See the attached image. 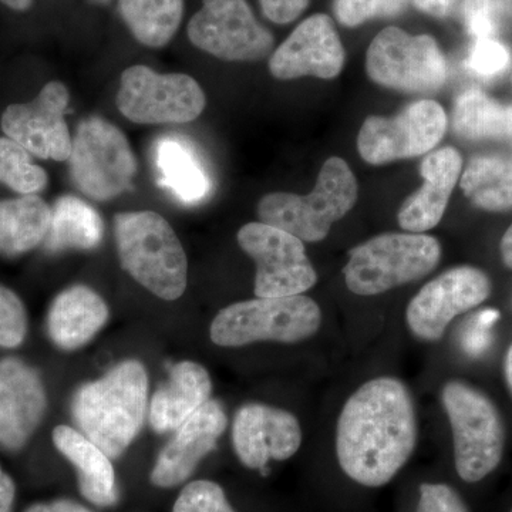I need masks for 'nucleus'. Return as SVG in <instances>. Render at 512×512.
<instances>
[{
    "mask_svg": "<svg viewBox=\"0 0 512 512\" xmlns=\"http://www.w3.org/2000/svg\"><path fill=\"white\" fill-rule=\"evenodd\" d=\"M416 443L412 394L394 377L363 384L340 413L336 454L346 476L357 484L375 488L392 481Z\"/></svg>",
    "mask_w": 512,
    "mask_h": 512,
    "instance_id": "1",
    "label": "nucleus"
},
{
    "mask_svg": "<svg viewBox=\"0 0 512 512\" xmlns=\"http://www.w3.org/2000/svg\"><path fill=\"white\" fill-rule=\"evenodd\" d=\"M148 377L136 360H127L103 379L74 394L72 412L80 431L110 458L136 439L147 410Z\"/></svg>",
    "mask_w": 512,
    "mask_h": 512,
    "instance_id": "2",
    "label": "nucleus"
},
{
    "mask_svg": "<svg viewBox=\"0 0 512 512\" xmlns=\"http://www.w3.org/2000/svg\"><path fill=\"white\" fill-rule=\"evenodd\" d=\"M121 266L138 284L165 301L187 288V255L173 227L153 211L123 212L114 221Z\"/></svg>",
    "mask_w": 512,
    "mask_h": 512,
    "instance_id": "3",
    "label": "nucleus"
},
{
    "mask_svg": "<svg viewBox=\"0 0 512 512\" xmlns=\"http://www.w3.org/2000/svg\"><path fill=\"white\" fill-rule=\"evenodd\" d=\"M357 200V181L348 163L330 157L323 164L311 194L274 192L258 205L259 220L289 232L305 242L323 241L336 221L342 220Z\"/></svg>",
    "mask_w": 512,
    "mask_h": 512,
    "instance_id": "4",
    "label": "nucleus"
},
{
    "mask_svg": "<svg viewBox=\"0 0 512 512\" xmlns=\"http://www.w3.org/2000/svg\"><path fill=\"white\" fill-rule=\"evenodd\" d=\"M441 258V245L430 235H377L350 249L343 269L349 291L360 296L380 295L429 275Z\"/></svg>",
    "mask_w": 512,
    "mask_h": 512,
    "instance_id": "5",
    "label": "nucleus"
},
{
    "mask_svg": "<svg viewBox=\"0 0 512 512\" xmlns=\"http://www.w3.org/2000/svg\"><path fill=\"white\" fill-rule=\"evenodd\" d=\"M454 440V463L461 480L477 483L503 460L505 429L490 397L470 384L448 382L441 392Z\"/></svg>",
    "mask_w": 512,
    "mask_h": 512,
    "instance_id": "6",
    "label": "nucleus"
},
{
    "mask_svg": "<svg viewBox=\"0 0 512 512\" xmlns=\"http://www.w3.org/2000/svg\"><path fill=\"white\" fill-rule=\"evenodd\" d=\"M322 323L318 303L305 295L256 298L222 309L211 325V339L224 348L261 340L295 343L311 338Z\"/></svg>",
    "mask_w": 512,
    "mask_h": 512,
    "instance_id": "7",
    "label": "nucleus"
},
{
    "mask_svg": "<svg viewBox=\"0 0 512 512\" xmlns=\"http://www.w3.org/2000/svg\"><path fill=\"white\" fill-rule=\"evenodd\" d=\"M69 161L74 185L96 201L124 194L137 174L127 137L103 117H87L77 126Z\"/></svg>",
    "mask_w": 512,
    "mask_h": 512,
    "instance_id": "8",
    "label": "nucleus"
},
{
    "mask_svg": "<svg viewBox=\"0 0 512 512\" xmlns=\"http://www.w3.org/2000/svg\"><path fill=\"white\" fill-rule=\"evenodd\" d=\"M370 79L403 93H431L447 79L446 57L429 35H409L399 28H386L370 43L366 55Z\"/></svg>",
    "mask_w": 512,
    "mask_h": 512,
    "instance_id": "9",
    "label": "nucleus"
},
{
    "mask_svg": "<svg viewBox=\"0 0 512 512\" xmlns=\"http://www.w3.org/2000/svg\"><path fill=\"white\" fill-rule=\"evenodd\" d=\"M116 103L133 123L185 124L201 116L207 97L187 74H161L147 66H131L121 74Z\"/></svg>",
    "mask_w": 512,
    "mask_h": 512,
    "instance_id": "10",
    "label": "nucleus"
},
{
    "mask_svg": "<svg viewBox=\"0 0 512 512\" xmlns=\"http://www.w3.org/2000/svg\"><path fill=\"white\" fill-rule=\"evenodd\" d=\"M238 244L255 261L258 298L303 295L318 281L303 242L289 232L251 222L239 229Z\"/></svg>",
    "mask_w": 512,
    "mask_h": 512,
    "instance_id": "11",
    "label": "nucleus"
},
{
    "mask_svg": "<svg viewBox=\"0 0 512 512\" xmlns=\"http://www.w3.org/2000/svg\"><path fill=\"white\" fill-rule=\"evenodd\" d=\"M447 114L437 101L410 104L392 119L370 116L359 131L357 150L366 163L382 165L424 156L443 140Z\"/></svg>",
    "mask_w": 512,
    "mask_h": 512,
    "instance_id": "12",
    "label": "nucleus"
},
{
    "mask_svg": "<svg viewBox=\"0 0 512 512\" xmlns=\"http://www.w3.org/2000/svg\"><path fill=\"white\" fill-rule=\"evenodd\" d=\"M192 45L227 62H256L274 47V36L259 25L247 0H204L188 23Z\"/></svg>",
    "mask_w": 512,
    "mask_h": 512,
    "instance_id": "13",
    "label": "nucleus"
},
{
    "mask_svg": "<svg viewBox=\"0 0 512 512\" xmlns=\"http://www.w3.org/2000/svg\"><path fill=\"white\" fill-rule=\"evenodd\" d=\"M491 295L487 274L474 266H457L420 289L407 306L406 320L414 336L427 342L443 338L451 320L477 308Z\"/></svg>",
    "mask_w": 512,
    "mask_h": 512,
    "instance_id": "14",
    "label": "nucleus"
},
{
    "mask_svg": "<svg viewBox=\"0 0 512 512\" xmlns=\"http://www.w3.org/2000/svg\"><path fill=\"white\" fill-rule=\"evenodd\" d=\"M70 94L60 82L43 87L35 100L10 104L2 116V130L40 160L67 161L73 137L67 127L66 110Z\"/></svg>",
    "mask_w": 512,
    "mask_h": 512,
    "instance_id": "15",
    "label": "nucleus"
},
{
    "mask_svg": "<svg viewBox=\"0 0 512 512\" xmlns=\"http://www.w3.org/2000/svg\"><path fill=\"white\" fill-rule=\"evenodd\" d=\"M345 66V49L328 15L303 20L269 59V72L279 80L303 76L335 79Z\"/></svg>",
    "mask_w": 512,
    "mask_h": 512,
    "instance_id": "16",
    "label": "nucleus"
},
{
    "mask_svg": "<svg viewBox=\"0 0 512 512\" xmlns=\"http://www.w3.org/2000/svg\"><path fill=\"white\" fill-rule=\"evenodd\" d=\"M232 441L244 466L262 470L269 460L295 456L302 443V430L293 414L265 404L251 403L238 410Z\"/></svg>",
    "mask_w": 512,
    "mask_h": 512,
    "instance_id": "17",
    "label": "nucleus"
},
{
    "mask_svg": "<svg viewBox=\"0 0 512 512\" xmlns=\"http://www.w3.org/2000/svg\"><path fill=\"white\" fill-rule=\"evenodd\" d=\"M227 424L221 404L208 400L178 427L173 440L161 451L151 473V483L161 488L184 483L202 458L217 446Z\"/></svg>",
    "mask_w": 512,
    "mask_h": 512,
    "instance_id": "18",
    "label": "nucleus"
},
{
    "mask_svg": "<svg viewBox=\"0 0 512 512\" xmlns=\"http://www.w3.org/2000/svg\"><path fill=\"white\" fill-rule=\"evenodd\" d=\"M46 393L35 370L15 357L0 362V444L22 447L39 426Z\"/></svg>",
    "mask_w": 512,
    "mask_h": 512,
    "instance_id": "19",
    "label": "nucleus"
},
{
    "mask_svg": "<svg viewBox=\"0 0 512 512\" xmlns=\"http://www.w3.org/2000/svg\"><path fill=\"white\" fill-rule=\"evenodd\" d=\"M463 158L456 148L444 147L430 153L420 165L424 184L400 207V227L414 234H423L437 227L448 201L461 177Z\"/></svg>",
    "mask_w": 512,
    "mask_h": 512,
    "instance_id": "20",
    "label": "nucleus"
},
{
    "mask_svg": "<svg viewBox=\"0 0 512 512\" xmlns=\"http://www.w3.org/2000/svg\"><path fill=\"white\" fill-rule=\"evenodd\" d=\"M211 377L194 362H181L171 369L170 380L151 400L150 423L158 433L177 430L188 417L210 400Z\"/></svg>",
    "mask_w": 512,
    "mask_h": 512,
    "instance_id": "21",
    "label": "nucleus"
},
{
    "mask_svg": "<svg viewBox=\"0 0 512 512\" xmlns=\"http://www.w3.org/2000/svg\"><path fill=\"white\" fill-rule=\"evenodd\" d=\"M109 319V308L89 286L74 285L53 302L47 328L53 342L64 350L86 345Z\"/></svg>",
    "mask_w": 512,
    "mask_h": 512,
    "instance_id": "22",
    "label": "nucleus"
},
{
    "mask_svg": "<svg viewBox=\"0 0 512 512\" xmlns=\"http://www.w3.org/2000/svg\"><path fill=\"white\" fill-rule=\"evenodd\" d=\"M53 441L60 453L76 467L83 497L99 507L117 503L116 474L110 457L83 433L69 426L53 431Z\"/></svg>",
    "mask_w": 512,
    "mask_h": 512,
    "instance_id": "23",
    "label": "nucleus"
},
{
    "mask_svg": "<svg viewBox=\"0 0 512 512\" xmlns=\"http://www.w3.org/2000/svg\"><path fill=\"white\" fill-rule=\"evenodd\" d=\"M158 183L178 201L197 204L207 198L212 188L210 173L197 150L185 138L165 136L154 147Z\"/></svg>",
    "mask_w": 512,
    "mask_h": 512,
    "instance_id": "24",
    "label": "nucleus"
},
{
    "mask_svg": "<svg viewBox=\"0 0 512 512\" xmlns=\"http://www.w3.org/2000/svg\"><path fill=\"white\" fill-rule=\"evenodd\" d=\"M52 208L39 195L0 201V254H25L45 241Z\"/></svg>",
    "mask_w": 512,
    "mask_h": 512,
    "instance_id": "25",
    "label": "nucleus"
},
{
    "mask_svg": "<svg viewBox=\"0 0 512 512\" xmlns=\"http://www.w3.org/2000/svg\"><path fill=\"white\" fill-rule=\"evenodd\" d=\"M103 232V220L92 205L74 195H63L53 205L45 247L50 252L90 251L99 247Z\"/></svg>",
    "mask_w": 512,
    "mask_h": 512,
    "instance_id": "26",
    "label": "nucleus"
},
{
    "mask_svg": "<svg viewBox=\"0 0 512 512\" xmlns=\"http://www.w3.org/2000/svg\"><path fill=\"white\" fill-rule=\"evenodd\" d=\"M461 190L476 207L485 211L512 208V157L483 154L468 163L460 178Z\"/></svg>",
    "mask_w": 512,
    "mask_h": 512,
    "instance_id": "27",
    "label": "nucleus"
},
{
    "mask_svg": "<svg viewBox=\"0 0 512 512\" xmlns=\"http://www.w3.org/2000/svg\"><path fill=\"white\" fill-rule=\"evenodd\" d=\"M453 128L467 140L512 138V106L498 103L481 90L468 89L454 103Z\"/></svg>",
    "mask_w": 512,
    "mask_h": 512,
    "instance_id": "28",
    "label": "nucleus"
},
{
    "mask_svg": "<svg viewBox=\"0 0 512 512\" xmlns=\"http://www.w3.org/2000/svg\"><path fill=\"white\" fill-rule=\"evenodd\" d=\"M121 18L141 45L164 47L173 40L184 15V0H119Z\"/></svg>",
    "mask_w": 512,
    "mask_h": 512,
    "instance_id": "29",
    "label": "nucleus"
},
{
    "mask_svg": "<svg viewBox=\"0 0 512 512\" xmlns=\"http://www.w3.org/2000/svg\"><path fill=\"white\" fill-rule=\"evenodd\" d=\"M47 174L32 163V156L9 137H0V183L20 195H37L45 190Z\"/></svg>",
    "mask_w": 512,
    "mask_h": 512,
    "instance_id": "30",
    "label": "nucleus"
},
{
    "mask_svg": "<svg viewBox=\"0 0 512 512\" xmlns=\"http://www.w3.org/2000/svg\"><path fill=\"white\" fill-rule=\"evenodd\" d=\"M463 18L474 39H497L512 23V0H464Z\"/></svg>",
    "mask_w": 512,
    "mask_h": 512,
    "instance_id": "31",
    "label": "nucleus"
},
{
    "mask_svg": "<svg viewBox=\"0 0 512 512\" xmlns=\"http://www.w3.org/2000/svg\"><path fill=\"white\" fill-rule=\"evenodd\" d=\"M410 0H335L336 18L346 28H356L367 20L396 16L406 10Z\"/></svg>",
    "mask_w": 512,
    "mask_h": 512,
    "instance_id": "32",
    "label": "nucleus"
},
{
    "mask_svg": "<svg viewBox=\"0 0 512 512\" xmlns=\"http://www.w3.org/2000/svg\"><path fill=\"white\" fill-rule=\"evenodd\" d=\"M173 512H235L224 490L212 481L190 483L178 495Z\"/></svg>",
    "mask_w": 512,
    "mask_h": 512,
    "instance_id": "33",
    "label": "nucleus"
},
{
    "mask_svg": "<svg viewBox=\"0 0 512 512\" xmlns=\"http://www.w3.org/2000/svg\"><path fill=\"white\" fill-rule=\"evenodd\" d=\"M28 330V316L19 296L0 285V346L18 348Z\"/></svg>",
    "mask_w": 512,
    "mask_h": 512,
    "instance_id": "34",
    "label": "nucleus"
},
{
    "mask_svg": "<svg viewBox=\"0 0 512 512\" xmlns=\"http://www.w3.org/2000/svg\"><path fill=\"white\" fill-rule=\"evenodd\" d=\"M511 63L508 47L494 37L477 39L468 53L466 66L480 77H495L505 72Z\"/></svg>",
    "mask_w": 512,
    "mask_h": 512,
    "instance_id": "35",
    "label": "nucleus"
},
{
    "mask_svg": "<svg viewBox=\"0 0 512 512\" xmlns=\"http://www.w3.org/2000/svg\"><path fill=\"white\" fill-rule=\"evenodd\" d=\"M417 512H468L457 491L446 484H423Z\"/></svg>",
    "mask_w": 512,
    "mask_h": 512,
    "instance_id": "36",
    "label": "nucleus"
},
{
    "mask_svg": "<svg viewBox=\"0 0 512 512\" xmlns=\"http://www.w3.org/2000/svg\"><path fill=\"white\" fill-rule=\"evenodd\" d=\"M477 318L478 320L467 329L463 342L467 352L474 356L480 355L487 348L490 343L488 342L490 340L488 330L491 329L495 320L500 318V313L494 309H488V311L478 313Z\"/></svg>",
    "mask_w": 512,
    "mask_h": 512,
    "instance_id": "37",
    "label": "nucleus"
},
{
    "mask_svg": "<svg viewBox=\"0 0 512 512\" xmlns=\"http://www.w3.org/2000/svg\"><path fill=\"white\" fill-rule=\"evenodd\" d=\"M259 3L266 18L278 25H286L302 15L309 0H259Z\"/></svg>",
    "mask_w": 512,
    "mask_h": 512,
    "instance_id": "38",
    "label": "nucleus"
},
{
    "mask_svg": "<svg viewBox=\"0 0 512 512\" xmlns=\"http://www.w3.org/2000/svg\"><path fill=\"white\" fill-rule=\"evenodd\" d=\"M457 0H413L414 6L420 10V12L427 13L430 16H436V18H444L453 9L454 3Z\"/></svg>",
    "mask_w": 512,
    "mask_h": 512,
    "instance_id": "39",
    "label": "nucleus"
},
{
    "mask_svg": "<svg viewBox=\"0 0 512 512\" xmlns=\"http://www.w3.org/2000/svg\"><path fill=\"white\" fill-rule=\"evenodd\" d=\"M25 512H92L72 500H57L49 504H35Z\"/></svg>",
    "mask_w": 512,
    "mask_h": 512,
    "instance_id": "40",
    "label": "nucleus"
},
{
    "mask_svg": "<svg viewBox=\"0 0 512 512\" xmlns=\"http://www.w3.org/2000/svg\"><path fill=\"white\" fill-rule=\"evenodd\" d=\"M15 493V483L0 467V512H12Z\"/></svg>",
    "mask_w": 512,
    "mask_h": 512,
    "instance_id": "41",
    "label": "nucleus"
},
{
    "mask_svg": "<svg viewBox=\"0 0 512 512\" xmlns=\"http://www.w3.org/2000/svg\"><path fill=\"white\" fill-rule=\"evenodd\" d=\"M500 251L505 266L512 269V224L505 231L503 239H501Z\"/></svg>",
    "mask_w": 512,
    "mask_h": 512,
    "instance_id": "42",
    "label": "nucleus"
},
{
    "mask_svg": "<svg viewBox=\"0 0 512 512\" xmlns=\"http://www.w3.org/2000/svg\"><path fill=\"white\" fill-rule=\"evenodd\" d=\"M504 375L505 382L508 384V389L512 394V345L507 350V355H505L504 360Z\"/></svg>",
    "mask_w": 512,
    "mask_h": 512,
    "instance_id": "43",
    "label": "nucleus"
},
{
    "mask_svg": "<svg viewBox=\"0 0 512 512\" xmlns=\"http://www.w3.org/2000/svg\"><path fill=\"white\" fill-rule=\"evenodd\" d=\"M3 5L8 6V8L13 10H19V12H23V10H28L30 6H32L33 0H0Z\"/></svg>",
    "mask_w": 512,
    "mask_h": 512,
    "instance_id": "44",
    "label": "nucleus"
},
{
    "mask_svg": "<svg viewBox=\"0 0 512 512\" xmlns=\"http://www.w3.org/2000/svg\"><path fill=\"white\" fill-rule=\"evenodd\" d=\"M89 2L94 3V5H109L111 0H89Z\"/></svg>",
    "mask_w": 512,
    "mask_h": 512,
    "instance_id": "45",
    "label": "nucleus"
},
{
    "mask_svg": "<svg viewBox=\"0 0 512 512\" xmlns=\"http://www.w3.org/2000/svg\"><path fill=\"white\" fill-rule=\"evenodd\" d=\"M511 512H512V510H511Z\"/></svg>",
    "mask_w": 512,
    "mask_h": 512,
    "instance_id": "46",
    "label": "nucleus"
}]
</instances>
